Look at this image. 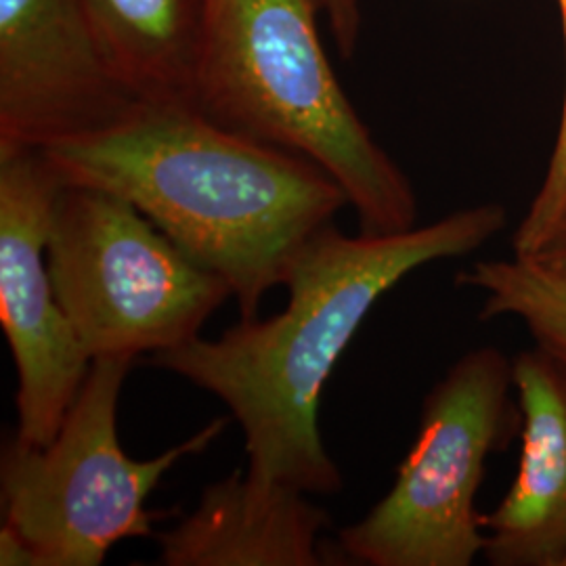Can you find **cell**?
Returning a JSON list of instances; mask_svg holds the SVG:
<instances>
[{
    "mask_svg": "<svg viewBox=\"0 0 566 566\" xmlns=\"http://www.w3.org/2000/svg\"><path fill=\"white\" fill-rule=\"evenodd\" d=\"M502 203H474L392 235L317 231L287 271L290 301L269 319H240L214 340L196 338L149 364L219 397L242 428L245 476L336 495L340 470L319 432L327 378L376 303L416 269L462 259L500 235Z\"/></svg>",
    "mask_w": 566,
    "mask_h": 566,
    "instance_id": "1",
    "label": "cell"
},
{
    "mask_svg": "<svg viewBox=\"0 0 566 566\" xmlns=\"http://www.w3.org/2000/svg\"><path fill=\"white\" fill-rule=\"evenodd\" d=\"M42 151L67 185L128 200L223 277L242 319L256 317L304 243L348 206L317 164L238 135L189 105L142 103L126 120Z\"/></svg>",
    "mask_w": 566,
    "mask_h": 566,
    "instance_id": "2",
    "label": "cell"
},
{
    "mask_svg": "<svg viewBox=\"0 0 566 566\" xmlns=\"http://www.w3.org/2000/svg\"><path fill=\"white\" fill-rule=\"evenodd\" d=\"M317 0H206L191 107L224 128L317 164L364 235L418 227V196L374 139L327 60Z\"/></svg>",
    "mask_w": 566,
    "mask_h": 566,
    "instance_id": "3",
    "label": "cell"
},
{
    "mask_svg": "<svg viewBox=\"0 0 566 566\" xmlns=\"http://www.w3.org/2000/svg\"><path fill=\"white\" fill-rule=\"evenodd\" d=\"M135 359H93L57 437L46 447L18 437L0 451L4 523L32 547L36 566H99L124 539L156 537L168 512L147 497L185 458L198 455L227 426L217 418L154 460H133L118 439V401Z\"/></svg>",
    "mask_w": 566,
    "mask_h": 566,
    "instance_id": "4",
    "label": "cell"
},
{
    "mask_svg": "<svg viewBox=\"0 0 566 566\" xmlns=\"http://www.w3.org/2000/svg\"><path fill=\"white\" fill-rule=\"evenodd\" d=\"M521 432L512 359L468 350L430 388L395 483L361 521L338 531L348 565L470 566L485 549L476 495L486 460Z\"/></svg>",
    "mask_w": 566,
    "mask_h": 566,
    "instance_id": "5",
    "label": "cell"
},
{
    "mask_svg": "<svg viewBox=\"0 0 566 566\" xmlns=\"http://www.w3.org/2000/svg\"><path fill=\"white\" fill-rule=\"evenodd\" d=\"M46 263L91 359L156 355L200 338L229 283L116 193L67 185L53 206Z\"/></svg>",
    "mask_w": 566,
    "mask_h": 566,
    "instance_id": "6",
    "label": "cell"
},
{
    "mask_svg": "<svg viewBox=\"0 0 566 566\" xmlns=\"http://www.w3.org/2000/svg\"><path fill=\"white\" fill-rule=\"evenodd\" d=\"M65 181L42 149L0 151V325L18 367L21 443L60 432L93 359L63 313L46 263L53 206Z\"/></svg>",
    "mask_w": 566,
    "mask_h": 566,
    "instance_id": "7",
    "label": "cell"
},
{
    "mask_svg": "<svg viewBox=\"0 0 566 566\" xmlns=\"http://www.w3.org/2000/svg\"><path fill=\"white\" fill-rule=\"evenodd\" d=\"M142 103L84 0H0V151L99 133Z\"/></svg>",
    "mask_w": 566,
    "mask_h": 566,
    "instance_id": "8",
    "label": "cell"
},
{
    "mask_svg": "<svg viewBox=\"0 0 566 566\" xmlns=\"http://www.w3.org/2000/svg\"><path fill=\"white\" fill-rule=\"evenodd\" d=\"M521 462L502 502L483 514L486 563L563 566L566 558V364L542 346L512 357Z\"/></svg>",
    "mask_w": 566,
    "mask_h": 566,
    "instance_id": "9",
    "label": "cell"
},
{
    "mask_svg": "<svg viewBox=\"0 0 566 566\" xmlns=\"http://www.w3.org/2000/svg\"><path fill=\"white\" fill-rule=\"evenodd\" d=\"M301 489L263 486L242 472L203 489L193 512L156 535L164 566L348 565L338 542L325 544L332 523Z\"/></svg>",
    "mask_w": 566,
    "mask_h": 566,
    "instance_id": "10",
    "label": "cell"
},
{
    "mask_svg": "<svg viewBox=\"0 0 566 566\" xmlns=\"http://www.w3.org/2000/svg\"><path fill=\"white\" fill-rule=\"evenodd\" d=\"M124 82L143 103L189 105L202 60L206 0H84Z\"/></svg>",
    "mask_w": 566,
    "mask_h": 566,
    "instance_id": "11",
    "label": "cell"
},
{
    "mask_svg": "<svg viewBox=\"0 0 566 566\" xmlns=\"http://www.w3.org/2000/svg\"><path fill=\"white\" fill-rule=\"evenodd\" d=\"M458 285L485 294L481 319L512 317L533 343L566 364V283L523 256L485 259L458 273Z\"/></svg>",
    "mask_w": 566,
    "mask_h": 566,
    "instance_id": "12",
    "label": "cell"
},
{
    "mask_svg": "<svg viewBox=\"0 0 566 566\" xmlns=\"http://www.w3.org/2000/svg\"><path fill=\"white\" fill-rule=\"evenodd\" d=\"M556 4L560 13L565 41V95L558 133L544 181L512 235V254L523 259H531L533 254H537L566 219V0H556Z\"/></svg>",
    "mask_w": 566,
    "mask_h": 566,
    "instance_id": "13",
    "label": "cell"
},
{
    "mask_svg": "<svg viewBox=\"0 0 566 566\" xmlns=\"http://www.w3.org/2000/svg\"><path fill=\"white\" fill-rule=\"evenodd\" d=\"M322 18L327 20L329 34L336 42L338 51L350 57L357 51L364 25L361 0H317Z\"/></svg>",
    "mask_w": 566,
    "mask_h": 566,
    "instance_id": "14",
    "label": "cell"
},
{
    "mask_svg": "<svg viewBox=\"0 0 566 566\" xmlns=\"http://www.w3.org/2000/svg\"><path fill=\"white\" fill-rule=\"evenodd\" d=\"M531 261L539 264L542 269H546L549 275L566 283V219L565 223L552 233L546 245L537 254L531 256Z\"/></svg>",
    "mask_w": 566,
    "mask_h": 566,
    "instance_id": "15",
    "label": "cell"
},
{
    "mask_svg": "<svg viewBox=\"0 0 566 566\" xmlns=\"http://www.w3.org/2000/svg\"><path fill=\"white\" fill-rule=\"evenodd\" d=\"M0 565L36 566V556L15 526L2 523L0 526Z\"/></svg>",
    "mask_w": 566,
    "mask_h": 566,
    "instance_id": "16",
    "label": "cell"
},
{
    "mask_svg": "<svg viewBox=\"0 0 566 566\" xmlns=\"http://www.w3.org/2000/svg\"><path fill=\"white\" fill-rule=\"evenodd\" d=\"M563 566H566V558H565V563H563Z\"/></svg>",
    "mask_w": 566,
    "mask_h": 566,
    "instance_id": "17",
    "label": "cell"
}]
</instances>
